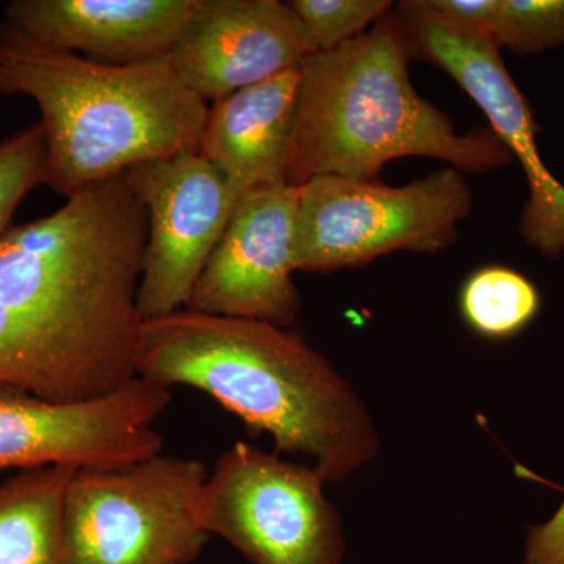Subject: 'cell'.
<instances>
[{"instance_id":"1","label":"cell","mask_w":564,"mask_h":564,"mask_svg":"<svg viewBox=\"0 0 564 564\" xmlns=\"http://www.w3.org/2000/svg\"><path fill=\"white\" fill-rule=\"evenodd\" d=\"M148 215L124 174L0 239V384L87 402L137 377Z\"/></svg>"},{"instance_id":"2","label":"cell","mask_w":564,"mask_h":564,"mask_svg":"<svg viewBox=\"0 0 564 564\" xmlns=\"http://www.w3.org/2000/svg\"><path fill=\"white\" fill-rule=\"evenodd\" d=\"M135 373L198 389L278 451L313 459L336 484L377 458V426L361 397L299 334L270 323L176 311L143 321Z\"/></svg>"},{"instance_id":"3","label":"cell","mask_w":564,"mask_h":564,"mask_svg":"<svg viewBox=\"0 0 564 564\" xmlns=\"http://www.w3.org/2000/svg\"><path fill=\"white\" fill-rule=\"evenodd\" d=\"M413 58L389 10L358 39L300 66L299 98L285 159V184L318 176L378 181L386 163L432 158L459 173L503 169L513 155L491 128L456 131L447 115L414 90Z\"/></svg>"},{"instance_id":"4","label":"cell","mask_w":564,"mask_h":564,"mask_svg":"<svg viewBox=\"0 0 564 564\" xmlns=\"http://www.w3.org/2000/svg\"><path fill=\"white\" fill-rule=\"evenodd\" d=\"M0 95L39 106L46 181L68 196L141 163L199 151L209 107L181 80L170 57L102 65L46 50L0 22Z\"/></svg>"},{"instance_id":"5","label":"cell","mask_w":564,"mask_h":564,"mask_svg":"<svg viewBox=\"0 0 564 564\" xmlns=\"http://www.w3.org/2000/svg\"><path fill=\"white\" fill-rule=\"evenodd\" d=\"M209 470L159 454L121 469H76L65 496L68 564H193L209 534L198 518Z\"/></svg>"},{"instance_id":"6","label":"cell","mask_w":564,"mask_h":564,"mask_svg":"<svg viewBox=\"0 0 564 564\" xmlns=\"http://www.w3.org/2000/svg\"><path fill=\"white\" fill-rule=\"evenodd\" d=\"M296 192V272H337L393 251L444 250L473 210V192L452 166L404 187L318 176Z\"/></svg>"},{"instance_id":"7","label":"cell","mask_w":564,"mask_h":564,"mask_svg":"<svg viewBox=\"0 0 564 564\" xmlns=\"http://www.w3.org/2000/svg\"><path fill=\"white\" fill-rule=\"evenodd\" d=\"M314 466L236 443L204 484L198 518L254 564H343V522Z\"/></svg>"},{"instance_id":"8","label":"cell","mask_w":564,"mask_h":564,"mask_svg":"<svg viewBox=\"0 0 564 564\" xmlns=\"http://www.w3.org/2000/svg\"><path fill=\"white\" fill-rule=\"evenodd\" d=\"M172 392L135 377L117 391L58 403L0 384V473L70 466L121 469L163 454L154 422Z\"/></svg>"},{"instance_id":"9","label":"cell","mask_w":564,"mask_h":564,"mask_svg":"<svg viewBox=\"0 0 564 564\" xmlns=\"http://www.w3.org/2000/svg\"><path fill=\"white\" fill-rule=\"evenodd\" d=\"M395 14L413 57L447 73L484 110L492 131L518 159L529 184L519 232L527 247L544 258L558 259L564 252V185L549 172L538 152L540 128L500 50L481 36L448 28L434 17L425 0L400 2Z\"/></svg>"},{"instance_id":"10","label":"cell","mask_w":564,"mask_h":564,"mask_svg":"<svg viewBox=\"0 0 564 564\" xmlns=\"http://www.w3.org/2000/svg\"><path fill=\"white\" fill-rule=\"evenodd\" d=\"M124 180L148 215L139 311L151 321L187 306L239 196L199 151L141 163Z\"/></svg>"},{"instance_id":"11","label":"cell","mask_w":564,"mask_h":564,"mask_svg":"<svg viewBox=\"0 0 564 564\" xmlns=\"http://www.w3.org/2000/svg\"><path fill=\"white\" fill-rule=\"evenodd\" d=\"M296 196L289 184L245 193L193 285L187 310L280 328L295 322L302 310L292 280Z\"/></svg>"},{"instance_id":"12","label":"cell","mask_w":564,"mask_h":564,"mask_svg":"<svg viewBox=\"0 0 564 564\" xmlns=\"http://www.w3.org/2000/svg\"><path fill=\"white\" fill-rule=\"evenodd\" d=\"M314 55L302 25L281 0H199L170 62L204 101L300 69Z\"/></svg>"},{"instance_id":"13","label":"cell","mask_w":564,"mask_h":564,"mask_svg":"<svg viewBox=\"0 0 564 564\" xmlns=\"http://www.w3.org/2000/svg\"><path fill=\"white\" fill-rule=\"evenodd\" d=\"M199 0H13L6 21L46 50L111 66L170 57Z\"/></svg>"},{"instance_id":"14","label":"cell","mask_w":564,"mask_h":564,"mask_svg":"<svg viewBox=\"0 0 564 564\" xmlns=\"http://www.w3.org/2000/svg\"><path fill=\"white\" fill-rule=\"evenodd\" d=\"M300 69L225 96L209 107L199 152L234 193L285 184Z\"/></svg>"},{"instance_id":"15","label":"cell","mask_w":564,"mask_h":564,"mask_svg":"<svg viewBox=\"0 0 564 564\" xmlns=\"http://www.w3.org/2000/svg\"><path fill=\"white\" fill-rule=\"evenodd\" d=\"M74 470L36 467L0 480V564H68L65 496Z\"/></svg>"},{"instance_id":"16","label":"cell","mask_w":564,"mask_h":564,"mask_svg":"<svg viewBox=\"0 0 564 564\" xmlns=\"http://www.w3.org/2000/svg\"><path fill=\"white\" fill-rule=\"evenodd\" d=\"M467 325L488 339H508L525 329L541 310L532 281L513 269L484 267L470 274L459 293Z\"/></svg>"},{"instance_id":"17","label":"cell","mask_w":564,"mask_h":564,"mask_svg":"<svg viewBox=\"0 0 564 564\" xmlns=\"http://www.w3.org/2000/svg\"><path fill=\"white\" fill-rule=\"evenodd\" d=\"M485 40L527 57L564 46V0H492Z\"/></svg>"},{"instance_id":"18","label":"cell","mask_w":564,"mask_h":564,"mask_svg":"<svg viewBox=\"0 0 564 564\" xmlns=\"http://www.w3.org/2000/svg\"><path fill=\"white\" fill-rule=\"evenodd\" d=\"M314 54L332 52L369 31L392 9L388 0H291Z\"/></svg>"},{"instance_id":"19","label":"cell","mask_w":564,"mask_h":564,"mask_svg":"<svg viewBox=\"0 0 564 564\" xmlns=\"http://www.w3.org/2000/svg\"><path fill=\"white\" fill-rule=\"evenodd\" d=\"M46 181V144L41 122L0 140V239L22 199Z\"/></svg>"},{"instance_id":"20","label":"cell","mask_w":564,"mask_h":564,"mask_svg":"<svg viewBox=\"0 0 564 564\" xmlns=\"http://www.w3.org/2000/svg\"><path fill=\"white\" fill-rule=\"evenodd\" d=\"M522 564H564V502L547 522L530 530Z\"/></svg>"},{"instance_id":"21","label":"cell","mask_w":564,"mask_h":564,"mask_svg":"<svg viewBox=\"0 0 564 564\" xmlns=\"http://www.w3.org/2000/svg\"><path fill=\"white\" fill-rule=\"evenodd\" d=\"M0 58H2V47H0Z\"/></svg>"}]
</instances>
